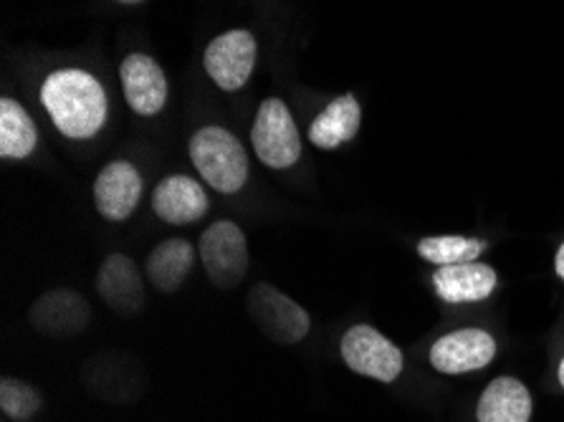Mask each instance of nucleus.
<instances>
[{"mask_svg":"<svg viewBox=\"0 0 564 422\" xmlns=\"http://www.w3.org/2000/svg\"><path fill=\"white\" fill-rule=\"evenodd\" d=\"M497 355V342L484 329H460L433 344L431 361L443 375H466L484 369Z\"/></svg>","mask_w":564,"mask_h":422,"instance_id":"obj_9","label":"nucleus"},{"mask_svg":"<svg viewBox=\"0 0 564 422\" xmlns=\"http://www.w3.org/2000/svg\"><path fill=\"white\" fill-rule=\"evenodd\" d=\"M191 160L213 191L238 193L249 180V154L224 127H203L191 137Z\"/></svg>","mask_w":564,"mask_h":422,"instance_id":"obj_2","label":"nucleus"},{"mask_svg":"<svg viewBox=\"0 0 564 422\" xmlns=\"http://www.w3.org/2000/svg\"><path fill=\"white\" fill-rule=\"evenodd\" d=\"M208 279L218 289H236L249 271V246L243 230L230 220H218L203 232L198 244Z\"/></svg>","mask_w":564,"mask_h":422,"instance_id":"obj_4","label":"nucleus"},{"mask_svg":"<svg viewBox=\"0 0 564 422\" xmlns=\"http://www.w3.org/2000/svg\"><path fill=\"white\" fill-rule=\"evenodd\" d=\"M0 408L11 420H29L41 408V392L13 377H3L0 382Z\"/></svg>","mask_w":564,"mask_h":422,"instance_id":"obj_20","label":"nucleus"},{"mask_svg":"<svg viewBox=\"0 0 564 422\" xmlns=\"http://www.w3.org/2000/svg\"><path fill=\"white\" fill-rule=\"evenodd\" d=\"M119 3H130L132 6V3H142V0H119Z\"/></svg>","mask_w":564,"mask_h":422,"instance_id":"obj_23","label":"nucleus"},{"mask_svg":"<svg viewBox=\"0 0 564 422\" xmlns=\"http://www.w3.org/2000/svg\"><path fill=\"white\" fill-rule=\"evenodd\" d=\"M208 193L187 175H170L152 193V210L170 226H187L208 213Z\"/></svg>","mask_w":564,"mask_h":422,"instance_id":"obj_13","label":"nucleus"},{"mask_svg":"<svg viewBox=\"0 0 564 422\" xmlns=\"http://www.w3.org/2000/svg\"><path fill=\"white\" fill-rule=\"evenodd\" d=\"M484 248H486L484 240H476V238L438 236V238H423L421 244H417V253L431 263L456 266V263L476 261Z\"/></svg>","mask_w":564,"mask_h":422,"instance_id":"obj_19","label":"nucleus"},{"mask_svg":"<svg viewBox=\"0 0 564 422\" xmlns=\"http://www.w3.org/2000/svg\"><path fill=\"white\" fill-rule=\"evenodd\" d=\"M341 359L357 375L380 382H395L403 372V351L372 326H352L341 337Z\"/></svg>","mask_w":564,"mask_h":422,"instance_id":"obj_6","label":"nucleus"},{"mask_svg":"<svg viewBox=\"0 0 564 422\" xmlns=\"http://www.w3.org/2000/svg\"><path fill=\"white\" fill-rule=\"evenodd\" d=\"M251 142L259 160L273 170L292 167L302 158V137L292 111L276 97L263 101L256 111Z\"/></svg>","mask_w":564,"mask_h":422,"instance_id":"obj_3","label":"nucleus"},{"mask_svg":"<svg viewBox=\"0 0 564 422\" xmlns=\"http://www.w3.org/2000/svg\"><path fill=\"white\" fill-rule=\"evenodd\" d=\"M433 286L438 296L448 304H468V301H484L497 289V271L486 263H456L441 266L433 273Z\"/></svg>","mask_w":564,"mask_h":422,"instance_id":"obj_14","label":"nucleus"},{"mask_svg":"<svg viewBox=\"0 0 564 422\" xmlns=\"http://www.w3.org/2000/svg\"><path fill=\"white\" fill-rule=\"evenodd\" d=\"M142 197V177L132 162L115 160L99 172L94 183V203L107 220L119 223L134 213Z\"/></svg>","mask_w":564,"mask_h":422,"instance_id":"obj_10","label":"nucleus"},{"mask_svg":"<svg viewBox=\"0 0 564 422\" xmlns=\"http://www.w3.org/2000/svg\"><path fill=\"white\" fill-rule=\"evenodd\" d=\"M41 101L56 129L72 140H89L107 122V94L91 74L62 68L44 82Z\"/></svg>","mask_w":564,"mask_h":422,"instance_id":"obj_1","label":"nucleus"},{"mask_svg":"<svg viewBox=\"0 0 564 422\" xmlns=\"http://www.w3.org/2000/svg\"><path fill=\"white\" fill-rule=\"evenodd\" d=\"M119 74H122L127 105H130L137 115L152 117L165 107L167 79L155 58L144 54H130L122 62Z\"/></svg>","mask_w":564,"mask_h":422,"instance_id":"obj_12","label":"nucleus"},{"mask_svg":"<svg viewBox=\"0 0 564 422\" xmlns=\"http://www.w3.org/2000/svg\"><path fill=\"white\" fill-rule=\"evenodd\" d=\"M97 291L105 304L119 316H132L144 304L142 275L130 256L112 253L105 258L97 273Z\"/></svg>","mask_w":564,"mask_h":422,"instance_id":"obj_11","label":"nucleus"},{"mask_svg":"<svg viewBox=\"0 0 564 422\" xmlns=\"http://www.w3.org/2000/svg\"><path fill=\"white\" fill-rule=\"evenodd\" d=\"M362 125V109L352 94H345L314 119L310 127V140L319 150H337L339 144L355 140Z\"/></svg>","mask_w":564,"mask_h":422,"instance_id":"obj_15","label":"nucleus"},{"mask_svg":"<svg viewBox=\"0 0 564 422\" xmlns=\"http://www.w3.org/2000/svg\"><path fill=\"white\" fill-rule=\"evenodd\" d=\"M256 66V39L251 31L234 29L213 39L205 48V72L224 91H236L251 79Z\"/></svg>","mask_w":564,"mask_h":422,"instance_id":"obj_7","label":"nucleus"},{"mask_svg":"<svg viewBox=\"0 0 564 422\" xmlns=\"http://www.w3.org/2000/svg\"><path fill=\"white\" fill-rule=\"evenodd\" d=\"M554 269H557V275L564 281V246L557 251V261H554Z\"/></svg>","mask_w":564,"mask_h":422,"instance_id":"obj_21","label":"nucleus"},{"mask_svg":"<svg viewBox=\"0 0 564 422\" xmlns=\"http://www.w3.org/2000/svg\"><path fill=\"white\" fill-rule=\"evenodd\" d=\"M195 263V248L185 238H167L148 256L144 275L162 294H173L183 286Z\"/></svg>","mask_w":564,"mask_h":422,"instance_id":"obj_16","label":"nucleus"},{"mask_svg":"<svg viewBox=\"0 0 564 422\" xmlns=\"http://www.w3.org/2000/svg\"><path fill=\"white\" fill-rule=\"evenodd\" d=\"M560 382L564 387V359H562V365H560Z\"/></svg>","mask_w":564,"mask_h":422,"instance_id":"obj_22","label":"nucleus"},{"mask_svg":"<svg viewBox=\"0 0 564 422\" xmlns=\"http://www.w3.org/2000/svg\"><path fill=\"white\" fill-rule=\"evenodd\" d=\"M39 132L33 119L29 117L19 101H0V154L8 160H23L36 150Z\"/></svg>","mask_w":564,"mask_h":422,"instance_id":"obj_18","label":"nucleus"},{"mask_svg":"<svg viewBox=\"0 0 564 422\" xmlns=\"http://www.w3.org/2000/svg\"><path fill=\"white\" fill-rule=\"evenodd\" d=\"M532 394L514 377L494 380L478 402V422H529Z\"/></svg>","mask_w":564,"mask_h":422,"instance_id":"obj_17","label":"nucleus"},{"mask_svg":"<svg viewBox=\"0 0 564 422\" xmlns=\"http://www.w3.org/2000/svg\"><path fill=\"white\" fill-rule=\"evenodd\" d=\"M249 314L253 324L276 344H296L310 332V314L271 283H256L251 289Z\"/></svg>","mask_w":564,"mask_h":422,"instance_id":"obj_5","label":"nucleus"},{"mask_svg":"<svg viewBox=\"0 0 564 422\" xmlns=\"http://www.w3.org/2000/svg\"><path fill=\"white\" fill-rule=\"evenodd\" d=\"M91 309L82 294L68 289L46 291L44 296L33 301L29 322L36 332L46 337H72V334L84 332L89 324Z\"/></svg>","mask_w":564,"mask_h":422,"instance_id":"obj_8","label":"nucleus"}]
</instances>
